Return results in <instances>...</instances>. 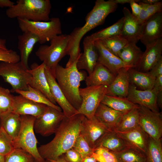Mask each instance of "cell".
Returning a JSON list of instances; mask_svg holds the SVG:
<instances>
[{
	"instance_id": "obj_14",
	"label": "cell",
	"mask_w": 162,
	"mask_h": 162,
	"mask_svg": "<svg viewBox=\"0 0 162 162\" xmlns=\"http://www.w3.org/2000/svg\"><path fill=\"white\" fill-rule=\"evenodd\" d=\"M162 38V10L150 17L142 26L140 40L146 46Z\"/></svg>"
},
{
	"instance_id": "obj_2",
	"label": "cell",
	"mask_w": 162,
	"mask_h": 162,
	"mask_svg": "<svg viewBox=\"0 0 162 162\" xmlns=\"http://www.w3.org/2000/svg\"><path fill=\"white\" fill-rule=\"evenodd\" d=\"M117 7L118 4L110 0L95 1L93 8L86 17L84 25L76 28L70 34L67 55L70 57L67 65L72 64L79 58L81 53L80 43L83 37L87 32L103 24L108 15L115 11Z\"/></svg>"
},
{
	"instance_id": "obj_9",
	"label": "cell",
	"mask_w": 162,
	"mask_h": 162,
	"mask_svg": "<svg viewBox=\"0 0 162 162\" xmlns=\"http://www.w3.org/2000/svg\"><path fill=\"white\" fill-rule=\"evenodd\" d=\"M107 88L106 86L101 85L80 88L79 93L82 103L76 114L83 115L88 119L93 117L97 109L106 94Z\"/></svg>"
},
{
	"instance_id": "obj_30",
	"label": "cell",
	"mask_w": 162,
	"mask_h": 162,
	"mask_svg": "<svg viewBox=\"0 0 162 162\" xmlns=\"http://www.w3.org/2000/svg\"><path fill=\"white\" fill-rule=\"evenodd\" d=\"M143 53L136 44L128 42L120 52L118 57L129 67L135 68L140 62Z\"/></svg>"
},
{
	"instance_id": "obj_51",
	"label": "cell",
	"mask_w": 162,
	"mask_h": 162,
	"mask_svg": "<svg viewBox=\"0 0 162 162\" xmlns=\"http://www.w3.org/2000/svg\"><path fill=\"white\" fill-rule=\"evenodd\" d=\"M161 1L159 0H139V2L148 4H154Z\"/></svg>"
},
{
	"instance_id": "obj_16",
	"label": "cell",
	"mask_w": 162,
	"mask_h": 162,
	"mask_svg": "<svg viewBox=\"0 0 162 162\" xmlns=\"http://www.w3.org/2000/svg\"><path fill=\"white\" fill-rule=\"evenodd\" d=\"M122 12L124 21L120 36L128 43L136 44L140 39L143 24L139 22L127 8L124 7Z\"/></svg>"
},
{
	"instance_id": "obj_27",
	"label": "cell",
	"mask_w": 162,
	"mask_h": 162,
	"mask_svg": "<svg viewBox=\"0 0 162 162\" xmlns=\"http://www.w3.org/2000/svg\"><path fill=\"white\" fill-rule=\"evenodd\" d=\"M21 125L20 116L13 111L0 116V128L4 130L13 141L16 138Z\"/></svg>"
},
{
	"instance_id": "obj_13",
	"label": "cell",
	"mask_w": 162,
	"mask_h": 162,
	"mask_svg": "<svg viewBox=\"0 0 162 162\" xmlns=\"http://www.w3.org/2000/svg\"><path fill=\"white\" fill-rule=\"evenodd\" d=\"M83 51L81 53L77 60L78 69L84 70L88 74H91L98 62V53L95 44L90 35L84 38L83 42Z\"/></svg>"
},
{
	"instance_id": "obj_26",
	"label": "cell",
	"mask_w": 162,
	"mask_h": 162,
	"mask_svg": "<svg viewBox=\"0 0 162 162\" xmlns=\"http://www.w3.org/2000/svg\"><path fill=\"white\" fill-rule=\"evenodd\" d=\"M124 114L101 103L94 116L98 118L110 131H113Z\"/></svg>"
},
{
	"instance_id": "obj_20",
	"label": "cell",
	"mask_w": 162,
	"mask_h": 162,
	"mask_svg": "<svg viewBox=\"0 0 162 162\" xmlns=\"http://www.w3.org/2000/svg\"><path fill=\"white\" fill-rule=\"evenodd\" d=\"M117 133L124 140L128 147L137 150L146 156L148 136L140 126L126 132Z\"/></svg>"
},
{
	"instance_id": "obj_39",
	"label": "cell",
	"mask_w": 162,
	"mask_h": 162,
	"mask_svg": "<svg viewBox=\"0 0 162 162\" xmlns=\"http://www.w3.org/2000/svg\"><path fill=\"white\" fill-rule=\"evenodd\" d=\"M14 98L8 89L0 86V116L13 111Z\"/></svg>"
},
{
	"instance_id": "obj_15",
	"label": "cell",
	"mask_w": 162,
	"mask_h": 162,
	"mask_svg": "<svg viewBox=\"0 0 162 162\" xmlns=\"http://www.w3.org/2000/svg\"><path fill=\"white\" fill-rule=\"evenodd\" d=\"M127 98L134 104L144 106L154 112H159L157 103V94L153 88L140 90L130 84Z\"/></svg>"
},
{
	"instance_id": "obj_18",
	"label": "cell",
	"mask_w": 162,
	"mask_h": 162,
	"mask_svg": "<svg viewBox=\"0 0 162 162\" xmlns=\"http://www.w3.org/2000/svg\"><path fill=\"white\" fill-rule=\"evenodd\" d=\"M45 68V64L43 62L40 65L35 62L31 65L30 69L28 70L32 76L29 86L40 91L52 103L56 105L51 93Z\"/></svg>"
},
{
	"instance_id": "obj_10",
	"label": "cell",
	"mask_w": 162,
	"mask_h": 162,
	"mask_svg": "<svg viewBox=\"0 0 162 162\" xmlns=\"http://www.w3.org/2000/svg\"><path fill=\"white\" fill-rule=\"evenodd\" d=\"M65 116L62 111L47 106L43 113L35 118L34 132L44 136L55 134Z\"/></svg>"
},
{
	"instance_id": "obj_38",
	"label": "cell",
	"mask_w": 162,
	"mask_h": 162,
	"mask_svg": "<svg viewBox=\"0 0 162 162\" xmlns=\"http://www.w3.org/2000/svg\"><path fill=\"white\" fill-rule=\"evenodd\" d=\"M138 3L141 5V9L137 18L139 22L142 24H143L155 14L162 10V1L154 4H145L139 1Z\"/></svg>"
},
{
	"instance_id": "obj_3",
	"label": "cell",
	"mask_w": 162,
	"mask_h": 162,
	"mask_svg": "<svg viewBox=\"0 0 162 162\" xmlns=\"http://www.w3.org/2000/svg\"><path fill=\"white\" fill-rule=\"evenodd\" d=\"M78 59L65 68L58 64L55 71V77L59 87L68 101L77 110L82 103L79 93L80 82L87 76L85 72L78 69Z\"/></svg>"
},
{
	"instance_id": "obj_1",
	"label": "cell",
	"mask_w": 162,
	"mask_h": 162,
	"mask_svg": "<svg viewBox=\"0 0 162 162\" xmlns=\"http://www.w3.org/2000/svg\"><path fill=\"white\" fill-rule=\"evenodd\" d=\"M84 116L81 114L69 117L65 116L53 139L38 148L41 157L45 160H54L73 148L80 134V124Z\"/></svg>"
},
{
	"instance_id": "obj_17",
	"label": "cell",
	"mask_w": 162,
	"mask_h": 162,
	"mask_svg": "<svg viewBox=\"0 0 162 162\" xmlns=\"http://www.w3.org/2000/svg\"><path fill=\"white\" fill-rule=\"evenodd\" d=\"M146 47L140 62L135 68L142 72H148L162 58V38Z\"/></svg>"
},
{
	"instance_id": "obj_46",
	"label": "cell",
	"mask_w": 162,
	"mask_h": 162,
	"mask_svg": "<svg viewBox=\"0 0 162 162\" xmlns=\"http://www.w3.org/2000/svg\"><path fill=\"white\" fill-rule=\"evenodd\" d=\"M148 72L155 78L162 75V58Z\"/></svg>"
},
{
	"instance_id": "obj_57",
	"label": "cell",
	"mask_w": 162,
	"mask_h": 162,
	"mask_svg": "<svg viewBox=\"0 0 162 162\" xmlns=\"http://www.w3.org/2000/svg\"><path fill=\"white\" fill-rule=\"evenodd\" d=\"M35 162H36L35 161ZM44 162H51L49 160H45V161Z\"/></svg>"
},
{
	"instance_id": "obj_24",
	"label": "cell",
	"mask_w": 162,
	"mask_h": 162,
	"mask_svg": "<svg viewBox=\"0 0 162 162\" xmlns=\"http://www.w3.org/2000/svg\"><path fill=\"white\" fill-rule=\"evenodd\" d=\"M18 48L20 53V62L26 69H29L28 60L35 44L38 42V37L29 32H25L18 37Z\"/></svg>"
},
{
	"instance_id": "obj_52",
	"label": "cell",
	"mask_w": 162,
	"mask_h": 162,
	"mask_svg": "<svg viewBox=\"0 0 162 162\" xmlns=\"http://www.w3.org/2000/svg\"><path fill=\"white\" fill-rule=\"evenodd\" d=\"M82 162H98L96 160L91 156H88L83 158Z\"/></svg>"
},
{
	"instance_id": "obj_53",
	"label": "cell",
	"mask_w": 162,
	"mask_h": 162,
	"mask_svg": "<svg viewBox=\"0 0 162 162\" xmlns=\"http://www.w3.org/2000/svg\"><path fill=\"white\" fill-rule=\"evenodd\" d=\"M132 0H111V1L113 3L117 4H124L126 3H129Z\"/></svg>"
},
{
	"instance_id": "obj_55",
	"label": "cell",
	"mask_w": 162,
	"mask_h": 162,
	"mask_svg": "<svg viewBox=\"0 0 162 162\" xmlns=\"http://www.w3.org/2000/svg\"><path fill=\"white\" fill-rule=\"evenodd\" d=\"M50 161L51 162H67L64 159L63 155L55 160Z\"/></svg>"
},
{
	"instance_id": "obj_48",
	"label": "cell",
	"mask_w": 162,
	"mask_h": 162,
	"mask_svg": "<svg viewBox=\"0 0 162 162\" xmlns=\"http://www.w3.org/2000/svg\"><path fill=\"white\" fill-rule=\"evenodd\" d=\"M153 88L157 94L162 91V75L155 78Z\"/></svg>"
},
{
	"instance_id": "obj_54",
	"label": "cell",
	"mask_w": 162,
	"mask_h": 162,
	"mask_svg": "<svg viewBox=\"0 0 162 162\" xmlns=\"http://www.w3.org/2000/svg\"><path fill=\"white\" fill-rule=\"evenodd\" d=\"M6 39L0 38V49L6 50H8L6 45Z\"/></svg>"
},
{
	"instance_id": "obj_28",
	"label": "cell",
	"mask_w": 162,
	"mask_h": 162,
	"mask_svg": "<svg viewBox=\"0 0 162 162\" xmlns=\"http://www.w3.org/2000/svg\"><path fill=\"white\" fill-rule=\"evenodd\" d=\"M128 72L130 84L140 90L153 89L155 78L148 72L140 71L131 68H129Z\"/></svg>"
},
{
	"instance_id": "obj_42",
	"label": "cell",
	"mask_w": 162,
	"mask_h": 162,
	"mask_svg": "<svg viewBox=\"0 0 162 162\" xmlns=\"http://www.w3.org/2000/svg\"><path fill=\"white\" fill-rule=\"evenodd\" d=\"M73 148L81 156L82 159L85 157L91 156L94 149L91 148L83 136L80 134Z\"/></svg>"
},
{
	"instance_id": "obj_31",
	"label": "cell",
	"mask_w": 162,
	"mask_h": 162,
	"mask_svg": "<svg viewBox=\"0 0 162 162\" xmlns=\"http://www.w3.org/2000/svg\"><path fill=\"white\" fill-rule=\"evenodd\" d=\"M101 103L124 114L139 106L138 105L133 103L127 98H121L106 95Z\"/></svg>"
},
{
	"instance_id": "obj_47",
	"label": "cell",
	"mask_w": 162,
	"mask_h": 162,
	"mask_svg": "<svg viewBox=\"0 0 162 162\" xmlns=\"http://www.w3.org/2000/svg\"><path fill=\"white\" fill-rule=\"evenodd\" d=\"M139 1V0H132L129 3L132 10V14L136 17L139 16L141 9V5L138 3Z\"/></svg>"
},
{
	"instance_id": "obj_7",
	"label": "cell",
	"mask_w": 162,
	"mask_h": 162,
	"mask_svg": "<svg viewBox=\"0 0 162 162\" xmlns=\"http://www.w3.org/2000/svg\"><path fill=\"white\" fill-rule=\"evenodd\" d=\"M19 26L23 32H29L38 38V42L44 44L56 36L62 34L61 24L59 18L52 17L47 22L32 21L17 18Z\"/></svg>"
},
{
	"instance_id": "obj_43",
	"label": "cell",
	"mask_w": 162,
	"mask_h": 162,
	"mask_svg": "<svg viewBox=\"0 0 162 162\" xmlns=\"http://www.w3.org/2000/svg\"><path fill=\"white\" fill-rule=\"evenodd\" d=\"M14 149L12 140L2 128H0V154L5 156Z\"/></svg>"
},
{
	"instance_id": "obj_41",
	"label": "cell",
	"mask_w": 162,
	"mask_h": 162,
	"mask_svg": "<svg viewBox=\"0 0 162 162\" xmlns=\"http://www.w3.org/2000/svg\"><path fill=\"white\" fill-rule=\"evenodd\" d=\"M91 156L94 158L98 162H118L112 152L101 146L94 149Z\"/></svg>"
},
{
	"instance_id": "obj_37",
	"label": "cell",
	"mask_w": 162,
	"mask_h": 162,
	"mask_svg": "<svg viewBox=\"0 0 162 162\" xmlns=\"http://www.w3.org/2000/svg\"><path fill=\"white\" fill-rule=\"evenodd\" d=\"M98 40L100 41L109 51L118 57L120 52L128 43V41L120 35Z\"/></svg>"
},
{
	"instance_id": "obj_8",
	"label": "cell",
	"mask_w": 162,
	"mask_h": 162,
	"mask_svg": "<svg viewBox=\"0 0 162 162\" xmlns=\"http://www.w3.org/2000/svg\"><path fill=\"white\" fill-rule=\"evenodd\" d=\"M0 76L11 86V92L27 90L32 78L31 74L20 61L16 63L0 62Z\"/></svg>"
},
{
	"instance_id": "obj_4",
	"label": "cell",
	"mask_w": 162,
	"mask_h": 162,
	"mask_svg": "<svg viewBox=\"0 0 162 162\" xmlns=\"http://www.w3.org/2000/svg\"><path fill=\"white\" fill-rule=\"evenodd\" d=\"M51 8L49 0H18L16 4L7 9L6 13L10 18L47 22L50 19Z\"/></svg>"
},
{
	"instance_id": "obj_11",
	"label": "cell",
	"mask_w": 162,
	"mask_h": 162,
	"mask_svg": "<svg viewBox=\"0 0 162 162\" xmlns=\"http://www.w3.org/2000/svg\"><path fill=\"white\" fill-rule=\"evenodd\" d=\"M138 109L140 126L149 136L156 140L161 139V113L154 112L146 107L139 105Z\"/></svg>"
},
{
	"instance_id": "obj_50",
	"label": "cell",
	"mask_w": 162,
	"mask_h": 162,
	"mask_svg": "<svg viewBox=\"0 0 162 162\" xmlns=\"http://www.w3.org/2000/svg\"><path fill=\"white\" fill-rule=\"evenodd\" d=\"M157 103L159 108L162 109V91L157 94Z\"/></svg>"
},
{
	"instance_id": "obj_44",
	"label": "cell",
	"mask_w": 162,
	"mask_h": 162,
	"mask_svg": "<svg viewBox=\"0 0 162 162\" xmlns=\"http://www.w3.org/2000/svg\"><path fill=\"white\" fill-rule=\"evenodd\" d=\"M20 55L17 52L12 49H0V62L16 63L20 61Z\"/></svg>"
},
{
	"instance_id": "obj_22",
	"label": "cell",
	"mask_w": 162,
	"mask_h": 162,
	"mask_svg": "<svg viewBox=\"0 0 162 162\" xmlns=\"http://www.w3.org/2000/svg\"><path fill=\"white\" fill-rule=\"evenodd\" d=\"M98 53V62L101 64L116 76L121 69L130 68L118 57L107 50L99 40L95 41Z\"/></svg>"
},
{
	"instance_id": "obj_21",
	"label": "cell",
	"mask_w": 162,
	"mask_h": 162,
	"mask_svg": "<svg viewBox=\"0 0 162 162\" xmlns=\"http://www.w3.org/2000/svg\"><path fill=\"white\" fill-rule=\"evenodd\" d=\"M47 106L19 94L14 96L13 112L20 116L29 115L37 118L43 113Z\"/></svg>"
},
{
	"instance_id": "obj_6",
	"label": "cell",
	"mask_w": 162,
	"mask_h": 162,
	"mask_svg": "<svg viewBox=\"0 0 162 162\" xmlns=\"http://www.w3.org/2000/svg\"><path fill=\"white\" fill-rule=\"evenodd\" d=\"M21 125L19 134L13 141L14 148H20L28 152L36 162L45 160L40 155L37 147L38 141L34 134V125L35 117L29 115L20 116Z\"/></svg>"
},
{
	"instance_id": "obj_35",
	"label": "cell",
	"mask_w": 162,
	"mask_h": 162,
	"mask_svg": "<svg viewBox=\"0 0 162 162\" xmlns=\"http://www.w3.org/2000/svg\"><path fill=\"white\" fill-rule=\"evenodd\" d=\"M123 21L124 17H123L113 25L90 36L93 40L95 41L120 35Z\"/></svg>"
},
{
	"instance_id": "obj_23",
	"label": "cell",
	"mask_w": 162,
	"mask_h": 162,
	"mask_svg": "<svg viewBox=\"0 0 162 162\" xmlns=\"http://www.w3.org/2000/svg\"><path fill=\"white\" fill-rule=\"evenodd\" d=\"M129 68H123L118 71L112 82L107 86L106 95L127 98L130 85L128 72Z\"/></svg>"
},
{
	"instance_id": "obj_40",
	"label": "cell",
	"mask_w": 162,
	"mask_h": 162,
	"mask_svg": "<svg viewBox=\"0 0 162 162\" xmlns=\"http://www.w3.org/2000/svg\"><path fill=\"white\" fill-rule=\"evenodd\" d=\"M35 161L34 158L31 154L20 148H14L11 152L5 156L4 162Z\"/></svg>"
},
{
	"instance_id": "obj_49",
	"label": "cell",
	"mask_w": 162,
	"mask_h": 162,
	"mask_svg": "<svg viewBox=\"0 0 162 162\" xmlns=\"http://www.w3.org/2000/svg\"><path fill=\"white\" fill-rule=\"evenodd\" d=\"M15 3L9 0H0V7H8V8L13 6Z\"/></svg>"
},
{
	"instance_id": "obj_32",
	"label": "cell",
	"mask_w": 162,
	"mask_h": 162,
	"mask_svg": "<svg viewBox=\"0 0 162 162\" xmlns=\"http://www.w3.org/2000/svg\"><path fill=\"white\" fill-rule=\"evenodd\" d=\"M138 108V107L134 108L124 114L114 131L117 132H124L139 126V115Z\"/></svg>"
},
{
	"instance_id": "obj_5",
	"label": "cell",
	"mask_w": 162,
	"mask_h": 162,
	"mask_svg": "<svg viewBox=\"0 0 162 162\" xmlns=\"http://www.w3.org/2000/svg\"><path fill=\"white\" fill-rule=\"evenodd\" d=\"M70 38V34L57 35L50 41V45H42L36 52L37 56L55 76L56 69L59 62L67 55Z\"/></svg>"
},
{
	"instance_id": "obj_25",
	"label": "cell",
	"mask_w": 162,
	"mask_h": 162,
	"mask_svg": "<svg viewBox=\"0 0 162 162\" xmlns=\"http://www.w3.org/2000/svg\"><path fill=\"white\" fill-rule=\"evenodd\" d=\"M116 76L104 65L98 62L92 72L85 81L86 86H109Z\"/></svg>"
},
{
	"instance_id": "obj_29",
	"label": "cell",
	"mask_w": 162,
	"mask_h": 162,
	"mask_svg": "<svg viewBox=\"0 0 162 162\" xmlns=\"http://www.w3.org/2000/svg\"><path fill=\"white\" fill-rule=\"evenodd\" d=\"M99 146L113 152H120L128 147L124 140L114 130L107 132L99 139L96 143L95 148Z\"/></svg>"
},
{
	"instance_id": "obj_58",
	"label": "cell",
	"mask_w": 162,
	"mask_h": 162,
	"mask_svg": "<svg viewBox=\"0 0 162 162\" xmlns=\"http://www.w3.org/2000/svg\"></svg>"
},
{
	"instance_id": "obj_12",
	"label": "cell",
	"mask_w": 162,
	"mask_h": 162,
	"mask_svg": "<svg viewBox=\"0 0 162 162\" xmlns=\"http://www.w3.org/2000/svg\"><path fill=\"white\" fill-rule=\"evenodd\" d=\"M110 131L97 117L88 119L85 116L81 122L80 134L82 135L92 148L94 149L97 142Z\"/></svg>"
},
{
	"instance_id": "obj_56",
	"label": "cell",
	"mask_w": 162,
	"mask_h": 162,
	"mask_svg": "<svg viewBox=\"0 0 162 162\" xmlns=\"http://www.w3.org/2000/svg\"><path fill=\"white\" fill-rule=\"evenodd\" d=\"M5 156L0 154V162H4Z\"/></svg>"
},
{
	"instance_id": "obj_36",
	"label": "cell",
	"mask_w": 162,
	"mask_h": 162,
	"mask_svg": "<svg viewBox=\"0 0 162 162\" xmlns=\"http://www.w3.org/2000/svg\"><path fill=\"white\" fill-rule=\"evenodd\" d=\"M118 162H146V156L137 150L128 147L120 152H113Z\"/></svg>"
},
{
	"instance_id": "obj_34",
	"label": "cell",
	"mask_w": 162,
	"mask_h": 162,
	"mask_svg": "<svg viewBox=\"0 0 162 162\" xmlns=\"http://www.w3.org/2000/svg\"><path fill=\"white\" fill-rule=\"evenodd\" d=\"M146 162H162L161 139L156 140L148 136Z\"/></svg>"
},
{
	"instance_id": "obj_33",
	"label": "cell",
	"mask_w": 162,
	"mask_h": 162,
	"mask_svg": "<svg viewBox=\"0 0 162 162\" xmlns=\"http://www.w3.org/2000/svg\"><path fill=\"white\" fill-rule=\"evenodd\" d=\"M15 92L35 102L51 106L62 111V109L60 106L52 103L41 92L29 86L27 90H17Z\"/></svg>"
},
{
	"instance_id": "obj_19",
	"label": "cell",
	"mask_w": 162,
	"mask_h": 162,
	"mask_svg": "<svg viewBox=\"0 0 162 162\" xmlns=\"http://www.w3.org/2000/svg\"><path fill=\"white\" fill-rule=\"evenodd\" d=\"M45 74L51 93L55 102L59 106L64 116L70 117L76 114L77 110L68 102L59 87L55 76L45 67Z\"/></svg>"
},
{
	"instance_id": "obj_45",
	"label": "cell",
	"mask_w": 162,
	"mask_h": 162,
	"mask_svg": "<svg viewBox=\"0 0 162 162\" xmlns=\"http://www.w3.org/2000/svg\"><path fill=\"white\" fill-rule=\"evenodd\" d=\"M63 155L67 162H82V160L80 154L73 148L68 151Z\"/></svg>"
}]
</instances>
